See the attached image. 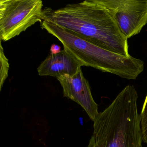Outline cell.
<instances>
[{
	"instance_id": "9",
	"label": "cell",
	"mask_w": 147,
	"mask_h": 147,
	"mask_svg": "<svg viewBox=\"0 0 147 147\" xmlns=\"http://www.w3.org/2000/svg\"><path fill=\"white\" fill-rule=\"evenodd\" d=\"M140 118L143 142L147 144V95L143 105Z\"/></svg>"
},
{
	"instance_id": "10",
	"label": "cell",
	"mask_w": 147,
	"mask_h": 147,
	"mask_svg": "<svg viewBox=\"0 0 147 147\" xmlns=\"http://www.w3.org/2000/svg\"><path fill=\"white\" fill-rule=\"evenodd\" d=\"M61 50V47L57 45L52 44L50 48L51 54H57L60 53Z\"/></svg>"
},
{
	"instance_id": "5",
	"label": "cell",
	"mask_w": 147,
	"mask_h": 147,
	"mask_svg": "<svg viewBox=\"0 0 147 147\" xmlns=\"http://www.w3.org/2000/svg\"><path fill=\"white\" fill-rule=\"evenodd\" d=\"M108 11L128 39L140 33L147 24V0H97Z\"/></svg>"
},
{
	"instance_id": "3",
	"label": "cell",
	"mask_w": 147,
	"mask_h": 147,
	"mask_svg": "<svg viewBox=\"0 0 147 147\" xmlns=\"http://www.w3.org/2000/svg\"><path fill=\"white\" fill-rule=\"evenodd\" d=\"M40 26L56 38L82 66L92 67L127 80H136L143 71L144 63L130 55L124 56L86 41L53 23L42 21Z\"/></svg>"
},
{
	"instance_id": "8",
	"label": "cell",
	"mask_w": 147,
	"mask_h": 147,
	"mask_svg": "<svg viewBox=\"0 0 147 147\" xmlns=\"http://www.w3.org/2000/svg\"><path fill=\"white\" fill-rule=\"evenodd\" d=\"M0 61H1V72H0V90L1 91L5 81L8 76L9 69L8 60L5 55L4 49L2 47L1 41L0 45Z\"/></svg>"
},
{
	"instance_id": "7",
	"label": "cell",
	"mask_w": 147,
	"mask_h": 147,
	"mask_svg": "<svg viewBox=\"0 0 147 147\" xmlns=\"http://www.w3.org/2000/svg\"><path fill=\"white\" fill-rule=\"evenodd\" d=\"M82 66L78 60L63 49L58 54H50L40 64L37 72L40 76L57 78L65 74L74 75Z\"/></svg>"
},
{
	"instance_id": "4",
	"label": "cell",
	"mask_w": 147,
	"mask_h": 147,
	"mask_svg": "<svg viewBox=\"0 0 147 147\" xmlns=\"http://www.w3.org/2000/svg\"><path fill=\"white\" fill-rule=\"evenodd\" d=\"M41 0H1L0 39L6 42L37 22H42Z\"/></svg>"
},
{
	"instance_id": "2",
	"label": "cell",
	"mask_w": 147,
	"mask_h": 147,
	"mask_svg": "<svg viewBox=\"0 0 147 147\" xmlns=\"http://www.w3.org/2000/svg\"><path fill=\"white\" fill-rule=\"evenodd\" d=\"M138 98L134 86L128 85L123 89L96 116L86 147H142Z\"/></svg>"
},
{
	"instance_id": "1",
	"label": "cell",
	"mask_w": 147,
	"mask_h": 147,
	"mask_svg": "<svg viewBox=\"0 0 147 147\" xmlns=\"http://www.w3.org/2000/svg\"><path fill=\"white\" fill-rule=\"evenodd\" d=\"M42 19L102 49L124 56L130 55L127 38L107 10L97 0L68 4L56 10L45 7L42 11Z\"/></svg>"
},
{
	"instance_id": "6",
	"label": "cell",
	"mask_w": 147,
	"mask_h": 147,
	"mask_svg": "<svg viewBox=\"0 0 147 147\" xmlns=\"http://www.w3.org/2000/svg\"><path fill=\"white\" fill-rule=\"evenodd\" d=\"M57 79L62 87L63 96L80 105L93 122L99 113L98 106L93 98L90 85L82 69L74 75H63Z\"/></svg>"
}]
</instances>
